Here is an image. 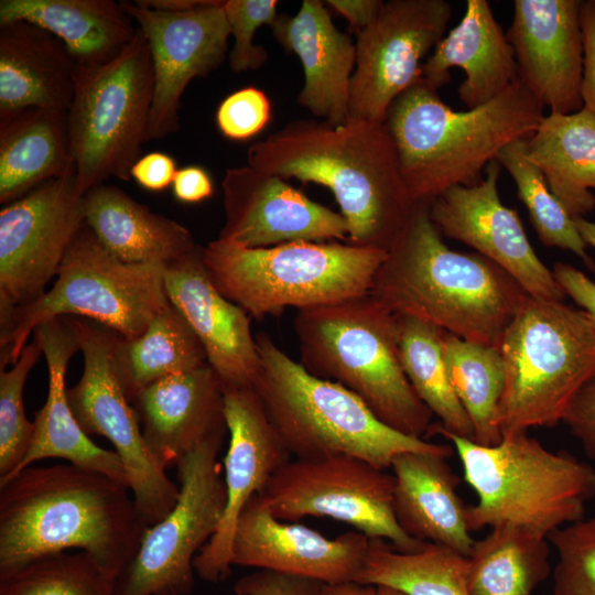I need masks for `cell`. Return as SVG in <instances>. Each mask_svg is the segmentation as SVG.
<instances>
[{"mask_svg":"<svg viewBox=\"0 0 595 595\" xmlns=\"http://www.w3.org/2000/svg\"><path fill=\"white\" fill-rule=\"evenodd\" d=\"M145 529L129 486L93 469L31 465L0 482V574L78 549L117 580Z\"/></svg>","mask_w":595,"mask_h":595,"instance_id":"6da1fadb","label":"cell"},{"mask_svg":"<svg viewBox=\"0 0 595 595\" xmlns=\"http://www.w3.org/2000/svg\"><path fill=\"white\" fill-rule=\"evenodd\" d=\"M257 170L327 187L348 228L347 244L388 251L414 207L398 151L382 122L349 117L334 126L298 119L247 150Z\"/></svg>","mask_w":595,"mask_h":595,"instance_id":"7a4b0ae2","label":"cell"},{"mask_svg":"<svg viewBox=\"0 0 595 595\" xmlns=\"http://www.w3.org/2000/svg\"><path fill=\"white\" fill-rule=\"evenodd\" d=\"M369 294L394 315L413 316L464 340L498 348L528 298L495 262L447 247L426 203L414 204Z\"/></svg>","mask_w":595,"mask_h":595,"instance_id":"3957f363","label":"cell"},{"mask_svg":"<svg viewBox=\"0 0 595 595\" xmlns=\"http://www.w3.org/2000/svg\"><path fill=\"white\" fill-rule=\"evenodd\" d=\"M543 109L519 79L479 107L455 110L421 77L393 101L385 121L412 201L430 204L453 186L479 183L505 147L534 133Z\"/></svg>","mask_w":595,"mask_h":595,"instance_id":"277c9868","label":"cell"},{"mask_svg":"<svg viewBox=\"0 0 595 595\" xmlns=\"http://www.w3.org/2000/svg\"><path fill=\"white\" fill-rule=\"evenodd\" d=\"M260 369L253 389L289 453L299 459L335 455L391 467L404 452L451 457L453 448L400 433L345 387L310 374L267 333L256 334Z\"/></svg>","mask_w":595,"mask_h":595,"instance_id":"5b68a950","label":"cell"},{"mask_svg":"<svg viewBox=\"0 0 595 595\" xmlns=\"http://www.w3.org/2000/svg\"><path fill=\"white\" fill-rule=\"evenodd\" d=\"M448 440L465 482L477 494L467 506L468 528L512 527L548 539L584 518L595 497V468L565 451L552 452L528 431L502 434L485 446L432 424L429 435Z\"/></svg>","mask_w":595,"mask_h":595,"instance_id":"8992f818","label":"cell"},{"mask_svg":"<svg viewBox=\"0 0 595 595\" xmlns=\"http://www.w3.org/2000/svg\"><path fill=\"white\" fill-rule=\"evenodd\" d=\"M293 328L310 374L355 393L393 430L428 436L433 413L403 371L396 315L370 294L299 310Z\"/></svg>","mask_w":595,"mask_h":595,"instance_id":"52a82bcc","label":"cell"},{"mask_svg":"<svg viewBox=\"0 0 595 595\" xmlns=\"http://www.w3.org/2000/svg\"><path fill=\"white\" fill-rule=\"evenodd\" d=\"M386 255L338 241L245 248L217 238L203 248L218 291L257 320L369 294Z\"/></svg>","mask_w":595,"mask_h":595,"instance_id":"ba28073f","label":"cell"},{"mask_svg":"<svg viewBox=\"0 0 595 595\" xmlns=\"http://www.w3.org/2000/svg\"><path fill=\"white\" fill-rule=\"evenodd\" d=\"M499 349L506 374L498 410L502 434L558 425L595 376V324L563 301L528 295Z\"/></svg>","mask_w":595,"mask_h":595,"instance_id":"9c48e42d","label":"cell"},{"mask_svg":"<svg viewBox=\"0 0 595 595\" xmlns=\"http://www.w3.org/2000/svg\"><path fill=\"white\" fill-rule=\"evenodd\" d=\"M162 263H127L111 255L85 223L52 288L0 324V369L13 365L34 328L60 316L86 318L125 339L144 332L170 301Z\"/></svg>","mask_w":595,"mask_h":595,"instance_id":"30bf717a","label":"cell"},{"mask_svg":"<svg viewBox=\"0 0 595 595\" xmlns=\"http://www.w3.org/2000/svg\"><path fill=\"white\" fill-rule=\"evenodd\" d=\"M153 89L150 47L139 28L112 61L77 67L67 117L75 176L84 194L109 177L131 178L145 142Z\"/></svg>","mask_w":595,"mask_h":595,"instance_id":"8fae6325","label":"cell"},{"mask_svg":"<svg viewBox=\"0 0 595 595\" xmlns=\"http://www.w3.org/2000/svg\"><path fill=\"white\" fill-rule=\"evenodd\" d=\"M225 434L209 437L177 462V500L145 529L134 558L116 580L113 595L192 592L194 559L215 534L226 505L217 462Z\"/></svg>","mask_w":595,"mask_h":595,"instance_id":"7c38bea8","label":"cell"},{"mask_svg":"<svg viewBox=\"0 0 595 595\" xmlns=\"http://www.w3.org/2000/svg\"><path fill=\"white\" fill-rule=\"evenodd\" d=\"M78 321L84 369L78 382L67 388L69 407L87 435H101L112 444L126 469L138 515L149 528L173 508L178 485L149 451L122 389L116 366L120 335L93 321Z\"/></svg>","mask_w":595,"mask_h":595,"instance_id":"4fadbf2b","label":"cell"},{"mask_svg":"<svg viewBox=\"0 0 595 595\" xmlns=\"http://www.w3.org/2000/svg\"><path fill=\"white\" fill-rule=\"evenodd\" d=\"M392 474L348 455L289 461L270 478L262 493L273 516L295 521L328 517L350 524L369 539H383L402 553L426 542L409 537L393 510Z\"/></svg>","mask_w":595,"mask_h":595,"instance_id":"5bb4252c","label":"cell"},{"mask_svg":"<svg viewBox=\"0 0 595 595\" xmlns=\"http://www.w3.org/2000/svg\"><path fill=\"white\" fill-rule=\"evenodd\" d=\"M75 173L53 178L0 210V324L37 298L85 221Z\"/></svg>","mask_w":595,"mask_h":595,"instance_id":"9a60e30c","label":"cell"},{"mask_svg":"<svg viewBox=\"0 0 595 595\" xmlns=\"http://www.w3.org/2000/svg\"><path fill=\"white\" fill-rule=\"evenodd\" d=\"M452 17L445 0H389L357 33L349 117L385 123L393 101L421 78Z\"/></svg>","mask_w":595,"mask_h":595,"instance_id":"2e32d148","label":"cell"},{"mask_svg":"<svg viewBox=\"0 0 595 595\" xmlns=\"http://www.w3.org/2000/svg\"><path fill=\"white\" fill-rule=\"evenodd\" d=\"M121 2L144 34L152 58L154 89L145 141L162 139L180 128L187 85L226 58L230 30L224 1L204 0L183 11L156 10L137 0Z\"/></svg>","mask_w":595,"mask_h":595,"instance_id":"e0dca14e","label":"cell"},{"mask_svg":"<svg viewBox=\"0 0 595 595\" xmlns=\"http://www.w3.org/2000/svg\"><path fill=\"white\" fill-rule=\"evenodd\" d=\"M500 169L498 161H491L479 183L446 190L429 204L430 217L442 236L498 264L529 296L564 301L565 294L533 250L517 212L500 201Z\"/></svg>","mask_w":595,"mask_h":595,"instance_id":"ac0fdd59","label":"cell"},{"mask_svg":"<svg viewBox=\"0 0 595 595\" xmlns=\"http://www.w3.org/2000/svg\"><path fill=\"white\" fill-rule=\"evenodd\" d=\"M221 188L225 221L220 240L245 248L347 242L343 215L312 201L288 180L247 164L227 169Z\"/></svg>","mask_w":595,"mask_h":595,"instance_id":"d6986e66","label":"cell"},{"mask_svg":"<svg viewBox=\"0 0 595 595\" xmlns=\"http://www.w3.org/2000/svg\"><path fill=\"white\" fill-rule=\"evenodd\" d=\"M224 413L229 433L224 459L226 505L215 534L194 559L195 573L212 583L230 575L231 542L244 507L291 459L253 388L225 387Z\"/></svg>","mask_w":595,"mask_h":595,"instance_id":"ffe728a7","label":"cell"},{"mask_svg":"<svg viewBox=\"0 0 595 595\" xmlns=\"http://www.w3.org/2000/svg\"><path fill=\"white\" fill-rule=\"evenodd\" d=\"M368 545L369 538L356 530L329 539L306 526L282 522L273 516L263 495L257 494L238 518L231 542V565L323 584L355 582Z\"/></svg>","mask_w":595,"mask_h":595,"instance_id":"44dd1931","label":"cell"},{"mask_svg":"<svg viewBox=\"0 0 595 595\" xmlns=\"http://www.w3.org/2000/svg\"><path fill=\"white\" fill-rule=\"evenodd\" d=\"M580 0H515L506 35L519 79L550 112L583 108V35Z\"/></svg>","mask_w":595,"mask_h":595,"instance_id":"7402d4cb","label":"cell"},{"mask_svg":"<svg viewBox=\"0 0 595 595\" xmlns=\"http://www.w3.org/2000/svg\"><path fill=\"white\" fill-rule=\"evenodd\" d=\"M203 248L198 245L166 266L167 299L192 327L224 386L253 388L260 358L250 316L218 291L204 264Z\"/></svg>","mask_w":595,"mask_h":595,"instance_id":"603a6c76","label":"cell"},{"mask_svg":"<svg viewBox=\"0 0 595 595\" xmlns=\"http://www.w3.org/2000/svg\"><path fill=\"white\" fill-rule=\"evenodd\" d=\"M225 386L208 365L171 375L131 400L144 442L166 469L209 437L226 433Z\"/></svg>","mask_w":595,"mask_h":595,"instance_id":"cb8c5ba5","label":"cell"},{"mask_svg":"<svg viewBox=\"0 0 595 595\" xmlns=\"http://www.w3.org/2000/svg\"><path fill=\"white\" fill-rule=\"evenodd\" d=\"M33 336L47 364L48 392L44 405L35 414L30 447L13 475L37 461L63 458L128 485L126 469L117 453L98 446L89 439L67 400V366L73 355L80 351L78 317L60 316L44 321L34 328Z\"/></svg>","mask_w":595,"mask_h":595,"instance_id":"d4e9b609","label":"cell"},{"mask_svg":"<svg viewBox=\"0 0 595 595\" xmlns=\"http://www.w3.org/2000/svg\"><path fill=\"white\" fill-rule=\"evenodd\" d=\"M270 29L277 42L301 61L304 83L298 102L334 126L349 118L356 45L340 32L320 0H303L295 15L279 13Z\"/></svg>","mask_w":595,"mask_h":595,"instance_id":"484cf974","label":"cell"},{"mask_svg":"<svg viewBox=\"0 0 595 595\" xmlns=\"http://www.w3.org/2000/svg\"><path fill=\"white\" fill-rule=\"evenodd\" d=\"M453 67L465 73L457 95L467 109L479 107L519 80L515 52L487 0H467L459 23L436 44L421 77L433 88L446 85Z\"/></svg>","mask_w":595,"mask_h":595,"instance_id":"4316f807","label":"cell"},{"mask_svg":"<svg viewBox=\"0 0 595 595\" xmlns=\"http://www.w3.org/2000/svg\"><path fill=\"white\" fill-rule=\"evenodd\" d=\"M446 459L423 452H404L392 459L394 516L409 537L468 556L475 539L467 506L457 494L461 479Z\"/></svg>","mask_w":595,"mask_h":595,"instance_id":"83f0119b","label":"cell"},{"mask_svg":"<svg viewBox=\"0 0 595 595\" xmlns=\"http://www.w3.org/2000/svg\"><path fill=\"white\" fill-rule=\"evenodd\" d=\"M77 67L51 32L26 21L0 26V116L28 108L68 111Z\"/></svg>","mask_w":595,"mask_h":595,"instance_id":"f1b7e54d","label":"cell"},{"mask_svg":"<svg viewBox=\"0 0 595 595\" xmlns=\"http://www.w3.org/2000/svg\"><path fill=\"white\" fill-rule=\"evenodd\" d=\"M84 205L88 227L123 262L169 266L198 246L186 227L152 212L115 185L102 183L90 188Z\"/></svg>","mask_w":595,"mask_h":595,"instance_id":"f546056e","label":"cell"},{"mask_svg":"<svg viewBox=\"0 0 595 595\" xmlns=\"http://www.w3.org/2000/svg\"><path fill=\"white\" fill-rule=\"evenodd\" d=\"M15 21L51 32L78 66L112 61L138 29L122 2L113 0H1L0 26Z\"/></svg>","mask_w":595,"mask_h":595,"instance_id":"4dcf8cb0","label":"cell"},{"mask_svg":"<svg viewBox=\"0 0 595 595\" xmlns=\"http://www.w3.org/2000/svg\"><path fill=\"white\" fill-rule=\"evenodd\" d=\"M75 173L67 111L28 108L0 116V203Z\"/></svg>","mask_w":595,"mask_h":595,"instance_id":"1f68e13d","label":"cell"},{"mask_svg":"<svg viewBox=\"0 0 595 595\" xmlns=\"http://www.w3.org/2000/svg\"><path fill=\"white\" fill-rule=\"evenodd\" d=\"M526 155L543 173L551 191L573 218L595 208V115H545L526 141Z\"/></svg>","mask_w":595,"mask_h":595,"instance_id":"d6a6232c","label":"cell"},{"mask_svg":"<svg viewBox=\"0 0 595 595\" xmlns=\"http://www.w3.org/2000/svg\"><path fill=\"white\" fill-rule=\"evenodd\" d=\"M206 364L199 339L171 303L142 334L131 339L120 336L116 347L118 377L130 402L149 385Z\"/></svg>","mask_w":595,"mask_h":595,"instance_id":"836d02e7","label":"cell"},{"mask_svg":"<svg viewBox=\"0 0 595 595\" xmlns=\"http://www.w3.org/2000/svg\"><path fill=\"white\" fill-rule=\"evenodd\" d=\"M547 538L497 527L475 540L467 556L470 595H531L550 574Z\"/></svg>","mask_w":595,"mask_h":595,"instance_id":"e575fe53","label":"cell"},{"mask_svg":"<svg viewBox=\"0 0 595 595\" xmlns=\"http://www.w3.org/2000/svg\"><path fill=\"white\" fill-rule=\"evenodd\" d=\"M355 582L389 586L405 595H470L467 556L430 542L416 552L402 553L383 539H369L365 563Z\"/></svg>","mask_w":595,"mask_h":595,"instance_id":"d590c367","label":"cell"},{"mask_svg":"<svg viewBox=\"0 0 595 595\" xmlns=\"http://www.w3.org/2000/svg\"><path fill=\"white\" fill-rule=\"evenodd\" d=\"M396 322L399 357L412 389L440 419L442 430L473 441L472 422L448 380L443 355L445 331L408 315H396Z\"/></svg>","mask_w":595,"mask_h":595,"instance_id":"8d00e7d4","label":"cell"},{"mask_svg":"<svg viewBox=\"0 0 595 595\" xmlns=\"http://www.w3.org/2000/svg\"><path fill=\"white\" fill-rule=\"evenodd\" d=\"M443 355L450 383L472 422L473 441L498 444L502 439L498 410L506 378L500 349L445 332Z\"/></svg>","mask_w":595,"mask_h":595,"instance_id":"74e56055","label":"cell"},{"mask_svg":"<svg viewBox=\"0 0 595 595\" xmlns=\"http://www.w3.org/2000/svg\"><path fill=\"white\" fill-rule=\"evenodd\" d=\"M526 141L518 140L505 147L496 158L511 175L518 198L526 206L532 226L547 247L569 250L595 272V263L586 252L574 218L551 191L541 170L526 155Z\"/></svg>","mask_w":595,"mask_h":595,"instance_id":"f35d334b","label":"cell"},{"mask_svg":"<svg viewBox=\"0 0 595 595\" xmlns=\"http://www.w3.org/2000/svg\"><path fill=\"white\" fill-rule=\"evenodd\" d=\"M115 583L88 553L63 551L0 574V595H113Z\"/></svg>","mask_w":595,"mask_h":595,"instance_id":"ab89813d","label":"cell"},{"mask_svg":"<svg viewBox=\"0 0 595 595\" xmlns=\"http://www.w3.org/2000/svg\"><path fill=\"white\" fill-rule=\"evenodd\" d=\"M42 355L32 340L10 369H0V482L15 473L31 444L34 424L25 415L23 391Z\"/></svg>","mask_w":595,"mask_h":595,"instance_id":"60d3db41","label":"cell"},{"mask_svg":"<svg viewBox=\"0 0 595 595\" xmlns=\"http://www.w3.org/2000/svg\"><path fill=\"white\" fill-rule=\"evenodd\" d=\"M548 540L559 555L554 595H595V516L554 530Z\"/></svg>","mask_w":595,"mask_h":595,"instance_id":"b9f144b4","label":"cell"},{"mask_svg":"<svg viewBox=\"0 0 595 595\" xmlns=\"http://www.w3.org/2000/svg\"><path fill=\"white\" fill-rule=\"evenodd\" d=\"M277 0H225L223 8L234 46L228 55L234 73L260 68L269 58L263 46L253 43L256 31L270 26L277 15Z\"/></svg>","mask_w":595,"mask_h":595,"instance_id":"7bdbcfd3","label":"cell"},{"mask_svg":"<svg viewBox=\"0 0 595 595\" xmlns=\"http://www.w3.org/2000/svg\"><path fill=\"white\" fill-rule=\"evenodd\" d=\"M271 120V104L256 87H245L227 96L216 111L221 134L231 140H247L258 134Z\"/></svg>","mask_w":595,"mask_h":595,"instance_id":"ee69618b","label":"cell"},{"mask_svg":"<svg viewBox=\"0 0 595 595\" xmlns=\"http://www.w3.org/2000/svg\"><path fill=\"white\" fill-rule=\"evenodd\" d=\"M322 585L310 578L258 570L240 577L234 592L236 595H320Z\"/></svg>","mask_w":595,"mask_h":595,"instance_id":"f6af8a7d","label":"cell"},{"mask_svg":"<svg viewBox=\"0 0 595 595\" xmlns=\"http://www.w3.org/2000/svg\"><path fill=\"white\" fill-rule=\"evenodd\" d=\"M562 422L595 461V376L576 394Z\"/></svg>","mask_w":595,"mask_h":595,"instance_id":"bcb514c9","label":"cell"},{"mask_svg":"<svg viewBox=\"0 0 595 595\" xmlns=\"http://www.w3.org/2000/svg\"><path fill=\"white\" fill-rule=\"evenodd\" d=\"M581 29L583 35V108L595 115V0H582Z\"/></svg>","mask_w":595,"mask_h":595,"instance_id":"7dc6e473","label":"cell"},{"mask_svg":"<svg viewBox=\"0 0 595 595\" xmlns=\"http://www.w3.org/2000/svg\"><path fill=\"white\" fill-rule=\"evenodd\" d=\"M177 170L171 155L155 151L140 156L130 175L144 190L161 192L172 185Z\"/></svg>","mask_w":595,"mask_h":595,"instance_id":"c3c4849f","label":"cell"},{"mask_svg":"<svg viewBox=\"0 0 595 595\" xmlns=\"http://www.w3.org/2000/svg\"><path fill=\"white\" fill-rule=\"evenodd\" d=\"M551 271L565 296L587 312L595 324V282L569 263L556 262Z\"/></svg>","mask_w":595,"mask_h":595,"instance_id":"681fc988","label":"cell"},{"mask_svg":"<svg viewBox=\"0 0 595 595\" xmlns=\"http://www.w3.org/2000/svg\"><path fill=\"white\" fill-rule=\"evenodd\" d=\"M172 192L178 202L194 204L210 198L214 194V184L205 169L190 165L177 170Z\"/></svg>","mask_w":595,"mask_h":595,"instance_id":"f907efd6","label":"cell"},{"mask_svg":"<svg viewBox=\"0 0 595 595\" xmlns=\"http://www.w3.org/2000/svg\"><path fill=\"white\" fill-rule=\"evenodd\" d=\"M335 12L344 17L353 31L359 33L378 15L381 0H327L324 2Z\"/></svg>","mask_w":595,"mask_h":595,"instance_id":"816d5d0a","label":"cell"},{"mask_svg":"<svg viewBox=\"0 0 595 595\" xmlns=\"http://www.w3.org/2000/svg\"><path fill=\"white\" fill-rule=\"evenodd\" d=\"M320 595H377V586L357 582L323 584Z\"/></svg>","mask_w":595,"mask_h":595,"instance_id":"f5cc1de1","label":"cell"},{"mask_svg":"<svg viewBox=\"0 0 595 595\" xmlns=\"http://www.w3.org/2000/svg\"><path fill=\"white\" fill-rule=\"evenodd\" d=\"M575 225L586 246L595 249V221L585 217L574 218Z\"/></svg>","mask_w":595,"mask_h":595,"instance_id":"db71d44e","label":"cell"},{"mask_svg":"<svg viewBox=\"0 0 595 595\" xmlns=\"http://www.w3.org/2000/svg\"><path fill=\"white\" fill-rule=\"evenodd\" d=\"M377 595H405V594L389 586H377Z\"/></svg>","mask_w":595,"mask_h":595,"instance_id":"11a10c76","label":"cell"}]
</instances>
